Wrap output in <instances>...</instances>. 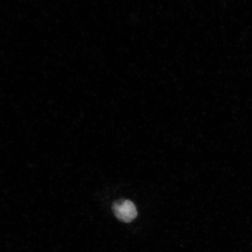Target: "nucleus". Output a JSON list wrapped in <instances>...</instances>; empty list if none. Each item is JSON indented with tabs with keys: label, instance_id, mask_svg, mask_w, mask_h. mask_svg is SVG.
<instances>
[{
	"label": "nucleus",
	"instance_id": "f257e3e1",
	"mask_svg": "<svg viewBox=\"0 0 252 252\" xmlns=\"http://www.w3.org/2000/svg\"><path fill=\"white\" fill-rule=\"evenodd\" d=\"M112 211L116 218L124 222H131L137 216L136 207L128 200L115 201L112 205Z\"/></svg>",
	"mask_w": 252,
	"mask_h": 252
}]
</instances>
